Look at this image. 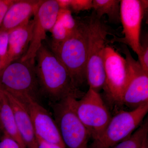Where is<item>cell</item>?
Wrapping results in <instances>:
<instances>
[{
    "instance_id": "30bf717a",
    "label": "cell",
    "mask_w": 148,
    "mask_h": 148,
    "mask_svg": "<svg viewBox=\"0 0 148 148\" xmlns=\"http://www.w3.org/2000/svg\"><path fill=\"white\" fill-rule=\"evenodd\" d=\"M128 67L129 78L121 99V105L133 110L148 103V74L133 58L128 49L123 47Z\"/></svg>"
},
{
    "instance_id": "5b68a950",
    "label": "cell",
    "mask_w": 148,
    "mask_h": 148,
    "mask_svg": "<svg viewBox=\"0 0 148 148\" xmlns=\"http://www.w3.org/2000/svg\"><path fill=\"white\" fill-rule=\"evenodd\" d=\"M76 99L68 97L54 103L53 119L66 148H89L90 136L76 113Z\"/></svg>"
},
{
    "instance_id": "277c9868",
    "label": "cell",
    "mask_w": 148,
    "mask_h": 148,
    "mask_svg": "<svg viewBox=\"0 0 148 148\" xmlns=\"http://www.w3.org/2000/svg\"><path fill=\"white\" fill-rule=\"evenodd\" d=\"M0 86L21 102L28 98L37 100L40 91L35 61L18 59L9 64L0 74Z\"/></svg>"
},
{
    "instance_id": "cb8c5ba5",
    "label": "cell",
    "mask_w": 148,
    "mask_h": 148,
    "mask_svg": "<svg viewBox=\"0 0 148 148\" xmlns=\"http://www.w3.org/2000/svg\"><path fill=\"white\" fill-rule=\"evenodd\" d=\"M15 0H0V28L7 12Z\"/></svg>"
},
{
    "instance_id": "7c38bea8",
    "label": "cell",
    "mask_w": 148,
    "mask_h": 148,
    "mask_svg": "<svg viewBox=\"0 0 148 148\" xmlns=\"http://www.w3.org/2000/svg\"><path fill=\"white\" fill-rule=\"evenodd\" d=\"M22 103L29 113L36 136L47 143L66 148L56 123L47 110L33 98H28Z\"/></svg>"
},
{
    "instance_id": "d4e9b609",
    "label": "cell",
    "mask_w": 148,
    "mask_h": 148,
    "mask_svg": "<svg viewBox=\"0 0 148 148\" xmlns=\"http://www.w3.org/2000/svg\"><path fill=\"white\" fill-rule=\"evenodd\" d=\"M36 137L37 141H38L39 148H66L63 147L58 145L47 143L38 137H37V136Z\"/></svg>"
},
{
    "instance_id": "e0dca14e",
    "label": "cell",
    "mask_w": 148,
    "mask_h": 148,
    "mask_svg": "<svg viewBox=\"0 0 148 148\" xmlns=\"http://www.w3.org/2000/svg\"><path fill=\"white\" fill-rule=\"evenodd\" d=\"M0 121L3 133L13 138L20 148H27L19 134L13 110L4 90L0 99Z\"/></svg>"
},
{
    "instance_id": "ba28073f",
    "label": "cell",
    "mask_w": 148,
    "mask_h": 148,
    "mask_svg": "<svg viewBox=\"0 0 148 148\" xmlns=\"http://www.w3.org/2000/svg\"><path fill=\"white\" fill-rule=\"evenodd\" d=\"M106 80L103 88L110 103L121 105L123 94L128 82L129 72L125 58L114 48L107 45L104 56Z\"/></svg>"
},
{
    "instance_id": "9c48e42d",
    "label": "cell",
    "mask_w": 148,
    "mask_h": 148,
    "mask_svg": "<svg viewBox=\"0 0 148 148\" xmlns=\"http://www.w3.org/2000/svg\"><path fill=\"white\" fill-rule=\"evenodd\" d=\"M60 8L57 0H41L34 14L32 40L20 60L35 61L37 52L55 24Z\"/></svg>"
},
{
    "instance_id": "5bb4252c",
    "label": "cell",
    "mask_w": 148,
    "mask_h": 148,
    "mask_svg": "<svg viewBox=\"0 0 148 148\" xmlns=\"http://www.w3.org/2000/svg\"><path fill=\"white\" fill-rule=\"evenodd\" d=\"M4 91L13 110L18 132L26 147L39 148L34 130L26 106L10 93Z\"/></svg>"
},
{
    "instance_id": "f546056e",
    "label": "cell",
    "mask_w": 148,
    "mask_h": 148,
    "mask_svg": "<svg viewBox=\"0 0 148 148\" xmlns=\"http://www.w3.org/2000/svg\"><path fill=\"white\" fill-rule=\"evenodd\" d=\"M1 59L0 58V74H1Z\"/></svg>"
},
{
    "instance_id": "f1b7e54d",
    "label": "cell",
    "mask_w": 148,
    "mask_h": 148,
    "mask_svg": "<svg viewBox=\"0 0 148 148\" xmlns=\"http://www.w3.org/2000/svg\"><path fill=\"white\" fill-rule=\"evenodd\" d=\"M3 133L2 128L1 124V121H0V137H1V134Z\"/></svg>"
},
{
    "instance_id": "4fadbf2b",
    "label": "cell",
    "mask_w": 148,
    "mask_h": 148,
    "mask_svg": "<svg viewBox=\"0 0 148 148\" xmlns=\"http://www.w3.org/2000/svg\"><path fill=\"white\" fill-rule=\"evenodd\" d=\"M41 0H15L6 13L0 31L9 32L27 24Z\"/></svg>"
},
{
    "instance_id": "d6986e66",
    "label": "cell",
    "mask_w": 148,
    "mask_h": 148,
    "mask_svg": "<svg viewBox=\"0 0 148 148\" xmlns=\"http://www.w3.org/2000/svg\"><path fill=\"white\" fill-rule=\"evenodd\" d=\"M148 121L146 119L133 134L111 148H141L148 139Z\"/></svg>"
},
{
    "instance_id": "ac0fdd59",
    "label": "cell",
    "mask_w": 148,
    "mask_h": 148,
    "mask_svg": "<svg viewBox=\"0 0 148 148\" xmlns=\"http://www.w3.org/2000/svg\"><path fill=\"white\" fill-rule=\"evenodd\" d=\"M120 2V0H93L92 9L98 18L106 15L110 22L119 24L121 22Z\"/></svg>"
},
{
    "instance_id": "52a82bcc",
    "label": "cell",
    "mask_w": 148,
    "mask_h": 148,
    "mask_svg": "<svg viewBox=\"0 0 148 148\" xmlns=\"http://www.w3.org/2000/svg\"><path fill=\"white\" fill-rule=\"evenodd\" d=\"M75 108L93 140L103 134L112 118L101 95L89 88L80 100H75Z\"/></svg>"
},
{
    "instance_id": "ffe728a7",
    "label": "cell",
    "mask_w": 148,
    "mask_h": 148,
    "mask_svg": "<svg viewBox=\"0 0 148 148\" xmlns=\"http://www.w3.org/2000/svg\"><path fill=\"white\" fill-rule=\"evenodd\" d=\"M141 49L138 55L139 63L143 70L148 74V37L140 40Z\"/></svg>"
},
{
    "instance_id": "8fae6325",
    "label": "cell",
    "mask_w": 148,
    "mask_h": 148,
    "mask_svg": "<svg viewBox=\"0 0 148 148\" xmlns=\"http://www.w3.org/2000/svg\"><path fill=\"white\" fill-rule=\"evenodd\" d=\"M145 12L140 0L121 1L120 20L124 37L113 40L129 46L138 55L141 49V24Z\"/></svg>"
},
{
    "instance_id": "7402d4cb",
    "label": "cell",
    "mask_w": 148,
    "mask_h": 148,
    "mask_svg": "<svg viewBox=\"0 0 148 148\" xmlns=\"http://www.w3.org/2000/svg\"><path fill=\"white\" fill-rule=\"evenodd\" d=\"M92 8V0H71L69 10L71 12L77 13Z\"/></svg>"
},
{
    "instance_id": "3957f363",
    "label": "cell",
    "mask_w": 148,
    "mask_h": 148,
    "mask_svg": "<svg viewBox=\"0 0 148 148\" xmlns=\"http://www.w3.org/2000/svg\"><path fill=\"white\" fill-rule=\"evenodd\" d=\"M77 21V28L73 34L50 49L68 70L74 84L79 88L86 81L87 25L86 21Z\"/></svg>"
},
{
    "instance_id": "603a6c76",
    "label": "cell",
    "mask_w": 148,
    "mask_h": 148,
    "mask_svg": "<svg viewBox=\"0 0 148 148\" xmlns=\"http://www.w3.org/2000/svg\"><path fill=\"white\" fill-rule=\"evenodd\" d=\"M0 138V148H20L15 140L8 135L3 133Z\"/></svg>"
},
{
    "instance_id": "6da1fadb",
    "label": "cell",
    "mask_w": 148,
    "mask_h": 148,
    "mask_svg": "<svg viewBox=\"0 0 148 148\" xmlns=\"http://www.w3.org/2000/svg\"><path fill=\"white\" fill-rule=\"evenodd\" d=\"M36 59L40 91L53 103L68 97L77 99L83 96L84 92L74 84L64 64L44 42L37 52Z\"/></svg>"
},
{
    "instance_id": "83f0119b",
    "label": "cell",
    "mask_w": 148,
    "mask_h": 148,
    "mask_svg": "<svg viewBox=\"0 0 148 148\" xmlns=\"http://www.w3.org/2000/svg\"><path fill=\"white\" fill-rule=\"evenodd\" d=\"M3 93V90L2 88L1 87V86H0V99H1Z\"/></svg>"
},
{
    "instance_id": "9a60e30c",
    "label": "cell",
    "mask_w": 148,
    "mask_h": 148,
    "mask_svg": "<svg viewBox=\"0 0 148 148\" xmlns=\"http://www.w3.org/2000/svg\"><path fill=\"white\" fill-rule=\"evenodd\" d=\"M33 27V20H30L25 25L9 32L8 50L3 69L20 59L26 53L32 40Z\"/></svg>"
},
{
    "instance_id": "4316f807",
    "label": "cell",
    "mask_w": 148,
    "mask_h": 148,
    "mask_svg": "<svg viewBox=\"0 0 148 148\" xmlns=\"http://www.w3.org/2000/svg\"><path fill=\"white\" fill-rule=\"evenodd\" d=\"M141 148H148V139H147V140H145V143H144V144L143 146H142V147Z\"/></svg>"
},
{
    "instance_id": "2e32d148",
    "label": "cell",
    "mask_w": 148,
    "mask_h": 148,
    "mask_svg": "<svg viewBox=\"0 0 148 148\" xmlns=\"http://www.w3.org/2000/svg\"><path fill=\"white\" fill-rule=\"evenodd\" d=\"M77 25V20L70 10L60 9L55 24L50 31L52 37L50 47L58 45L71 36Z\"/></svg>"
},
{
    "instance_id": "44dd1931",
    "label": "cell",
    "mask_w": 148,
    "mask_h": 148,
    "mask_svg": "<svg viewBox=\"0 0 148 148\" xmlns=\"http://www.w3.org/2000/svg\"><path fill=\"white\" fill-rule=\"evenodd\" d=\"M8 34L9 32L0 31V58L1 62L2 71L3 69L7 55L8 46Z\"/></svg>"
},
{
    "instance_id": "484cf974",
    "label": "cell",
    "mask_w": 148,
    "mask_h": 148,
    "mask_svg": "<svg viewBox=\"0 0 148 148\" xmlns=\"http://www.w3.org/2000/svg\"><path fill=\"white\" fill-rule=\"evenodd\" d=\"M60 9H69L71 0H57Z\"/></svg>"
},
{
    "instance_id": "8992f818",
    "label": "cell",
    "mask_w": 148,
    "mask_h": 148,
    "mask_svg": "<svg viewBox=\"0 0 148 148\" xmlns=\"http://www.w3.org/2000/svg\"><path fill=\"white\" fill-rule=\"evenodd\" d=\"M148 112V103L130 111L118 112L112 118L101 136L89 148H111L129 138L140 126Z\"/></svg>"
},
{
    "instance_id": "7a4b0ae2",
    "label": "cell",
    "mask_w": 148,
    "mask_h": 148,
    "mask_svg": "<svg viewBox=\"0 0 148 148\" xmlns=\"http://www.w3.org/2000/svg\"><path fill=\"white\" fill-rule=\"evenodd\" d=\"M87 58L86 79L89 88L99 92L103 89L106 80L104 56L109 28L92 11L87 18Z\"/></svg>"
}]
</instances>
